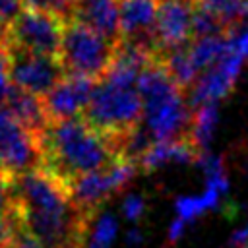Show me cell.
<instances>
[{
	"mask_svg": "<svg viewBox=\"0 0 248 248\" xmlns=\"http://www.w3.org/2000/svg\"><path fill=\"white\" fill-rule=\"evenodd\" d=\"M14 190L23 229L43 248H85L93 217L74 202L68 184L39 167L17 174Z\"/></svg>",
	"mask_w": 248,
	"mask_h": 248,
	"instance_id": "6da1fadb",
	"label": "cell"
},
{
	"mask_svg": "<svg viewBox=\"0 0 248 248\" xmlns=\"http://www.w3.org/2000/svg\"><path fill=\"white\" fill-rule=\"evenodd\" d=\"M41 169L54 174L64 184L103 170L118 163L116 141L91 128L81 116L62 122H48L39 136Z\"/></svg>",
	"mask_w": 248,
	"mask_h": 248,
	"instance_id": "7a4b0ae2",
	"label": "cell"
},
{
	"mask_svg": "<svg viewBox=\"0 0 248 248\" xmlns=\"http://www.w3.org/2000/svg\"><path fill=\"white\" fill-rule=\"evenodd\" d=\"M138 93L143 105L141 126L153 141L192 140V108L186 93L172 81L159 60L151 62L140 74Z\"/></svg>",
	"mask_w": 248,
	"mask_h": 248,
	"instance_id": "3957f363",
	"label": "cell"
},
{
	"mask_svg": "<svg viewBox=\"0 0 248 248\" xmlns=\"http://www.w3.org/2000/svg\"><path fill=\"white\" fill-rule=\"evenodd\" d=\"M141 114L143 105L136 85L101 78L95 81L91 99L81 118L103 136L118 140L140 126Z\"/></svg>",
	"mask_w": 248,
	"mask_h": 248,
	"instance_id": "277c9868",
	"label": "cell"
},
{
	"mask_svg": "<svg viewBox=\"0 0 248 248\" xmlns=\"http://www.w3.org/2000/svg\"><path fill=\"white\" fill-rule=\"evenodd\" d=\"M116 43L105 39L91 27L72 19L64 27L58 60L68 76H81L99 81L116 56Z\"/></svg>",
	"mask_w": 248,
	"mask_h": 248,
	"instance_id": "5b68a950",
	"label": "cell"
},
{
	"mask_svg": "<svg viewBox=\"0 0 248 248\" xmlns=\"http://www.w3.org/2000/svg\"><path fill=\"white\" fill-rule=\"evenodd\" d=\"M66 23L52 12L23 8L6 27V41L17 48L58 58Z\"/></svg>",
	"mask_w": 248,
	"mask_h": 248,
	"instance_id": "8992f818",
	"label": "cell"
},
{
	"mask_svg": "<svg viewBox=\"0 0 248 248\" xmlns=\"http://www.w3.org/2000/svg\"><path fill=\"white\" fill-rule=\"evenodd\" d=\"M6 52H8L12 85L35 97L43 99L68 76L62 62L54 56L29 52L8 43H6Z\"/></svg>",
	"mask_w": 248,
	"mask_h": 248,
	"instance_id": "52a82bcc",
	"label": "cell"
},
{
	"mask_svg": "<svg viewBox=\"0 0 248 248\" xmlns=\"http://www.w3.org/2000/svg\"><path fill=\"white\" fill-rule=\"evenodd\" d=\"M41 167L39 138L0 108V169L17 176Z\"/></svg>",
	"mask_w": 248,
	"mask_h": 248,
	"instance_id": "ba28073f",
	"label": "cell"
},
{
	"mask_svg": "<svg viewBox=\"0 0 248 248\" xmlns=\"http://www.w3.org/2000/svg\"><path fill=\"white\" fill-rule=\"evenodd\" d=\"M138 165L128 159H120L112 167H107L103 170L85 174L76 178L70 184V192L74 202L91 217H95L97 209L122 186H126L132 176L136 174Z\"/></svg>",
	"mask_w": 248,
	"mask_h": 248,
	"instance_id": "9c48e42d",
	"label": "cell"
},
{
	"mask_svg": "<svg viewBox=\"0 0 248 248\" xmlns=\"http://www.w3.org/2000/svg\"><path fill=\"white\" fill-rule=\"evenodd\" d=\"M244 58L246 56L240 50H236L232 43H229V48L223 54V58L209 70L202 72L196 83L186 91V101L190 108H196L205 103H219L221 99H225L232 91L240 76Z\"/></svg>",
	"mask_w": 248,
	"mask_h": 248,
	"instance_id": "30bf717a",
	"label": "cell"
},
{
	"mask_svg": "<svg viewBox=\"0 0 248 248\" xmlns=\"http://www.w3.org/2000/svg\"><path fill=\"white\" fill-rule=\"evenodd\" d=\"M194 12L196 0H161L155 25L159 52L178 48L194 41Z\"/></svg>",
	"mask_w": 248,
	"mask_h": 248,
	"instance_id": "8fae6325",
	"label": "cell"
},
{
	"mask_svg": "<svg viewBox=\"0 0 248 248\" xmlns=\"http://www.w3.org/2000/svg\"><path fill=\"white\" fill-rule=\"evenodd\" d=\"M95 81L81 76H66L50 93L43 97V107L50 122L79 118L91 99Z\"/></svg>",
	"mask_w": 248,
	"mask_h": 248,
	"instance_id": "7c38bea8",
	"label": "cell"
},
{
	"mask_svg": "<svg viewBox=\"0 0 248 248\" xmlns=\"http://www.w3.org/2000/svg\"><path fill=\"white\" fill-rule=\"evenodd\" d=\"M161 0H118L122 41L159 52L155 25Z\"/></svg>",
	"mask_w": 248,
	"mask_h": 248,
	"instance_id": "4fadbf2b",
	"label": "cell"
},
{
	"mask_svg": "<svg viewBox=\"0 0 248 248\" xmlns=\"http://www.w3.org/2000/svg\"><path fill=\"white\" fill-rule=\"evenodd\" d=\"M74 19L112 43H122L118 0H76Z\"/></svg>",
	"mask_w": 248,
	"mask_h": 248,
	"instance_id": "5bb4252c",
	"label": "cell"
},
{
	"mask_svg": "<svg viewBox=\"0 0 248 248\" xmlns=\"http://www.w3.org/2000/svg\"><path fill=\"white\" fill-rule=\"evenodd\" d=\"M4 108L19 122L23 124L27 130H31L37 138L43 134V130L48 126V116L45 112L43 107V99L35 97L23 89H17L16 85H12L6 101H4Z\"/></svg>",
	"mask_w": 248,
	"mask_h": 248,
	"instance_id": "9a60e30c",
	"label": "cell"
},
{
	"mask_svg": "<svg viewBox=\"0 0 248 248\" xmlns=\"http://www.w3.org/2000/svg\"><path fill=\"white\" fill-rule=\"evenodd\" d=\"M157 60L163 64V68L167 70V74L172 78V81L186 93L198 79L200 72L192 60L190 54V45L178 46V48H169V50H161L157 54Z\"/></svg>",
	"mask_w": 248,
	"mask_h": 248,
	"instance_id": "2e32d148",
	"label": "cell"
},
{
	"mask_svg": "<svg viewBox=\"0 0 248 248\" xmlns=\"http://www.w3.org/2000/svg\"><path fill=\"white\" fill-rule=\"evenodd\" d=\"M231 39L227 35H211V37H200L190 43V54L198 68V72H205L211 66H215L223 54L229 48Z\"/></svg>",
	"mask_w": 248,
	"mask_h": 248,
	"instance_id": "e0dca14e",
	"label": "cell"
},
{
	"mask_svg": "<svg viewBox=\"0 0 248 248\" xmlns=\"http://www.w3.org/2000/svg\"><path fill=\"white\" fill-rule=\"evenodd\" d=\"M219 122L217 103H205L192 108V130L190 138L200 151H205Z\"/></svg>",
	"mask_w": 248,
	"mask_h": 248,
	"instance_id": "ac0fdd59",
	"label": "cell"
},
{
	"mask_svg": "<svg viewBox=\"0 0 248 248\" xmlns=\"http://www.w3.org/2000/svg\"><path fill=\"white\" fill-rule=\"evenodd\" d=\"M221 196H223L221 192H217L213 188H205V192L200 194V196H182V198H178L176 203H174L176 213H178V219H182L184 223L196 221L207 209L219 207Z\"/></svg>",
	"mask_w": 248,
	"mask_h": 248,
	"instance_id": "d6986e66",
	"label": "cell"
},
{
	"mask_svg": "<svg viewBox=\"0 0 248 248\" xmlns=\"http://www.w3.org/2000/svg\"><path fill=\"white\" fill-rule=\"evenodd\" d=\"M116 232H118L116 219L110 213H103L95 221V225H93V229H91L85 244H93L97 248H110V244L116 238Z\"/></svg>",
	"mask_w": 248,
	"mask_h": 248,
	"instance_id": "ffe728a7",
	"label": "cell"
},
{
	"mask_svg": "<svg viewBox=\"0 0 248 248\" xmlns=\"http://www.w3.org/2000/svg\"><path fill=\"white\" fill-rule=\"evenodd\" d=\"M211 35H227L221 19L215 12L205 10L202 6L196 4V12H194V39L200 37H211Z\"/></svg>",
	"mask_w": 248,
	"mask_h": 248,
	"instance_id": "44dd1931",
	"label": "cell"
},
{
	"mask_svg": "<svg viewBox=\"0 0 248 248\" xmlns=\"http://www.w3.org/2000/svg\"><path fill=\"white\" fill-rule=\"evenodd\" d=\"M16 176L0 169V215L14 213L17 209L16 202V190H14Z\"/></svg>",
	"mask_w": 248,
	"mask_h": 248,
	"instance_id": "7402d4cb",
	"label": "cell"
},
{
	"mask_svg": "<svg viewBox=\"0 0 248 248\" xmlns=\"http://www.w3.org/2000/svg\"><path fill=\"white\" fill-rule=\"evenodd\" d=\"M21 231H25V229H23L17 209L14 213L0 215V248H6Z\"/></svg>",
	"mask_w": 248,
	"mask_h": 248,
	"instance_id": "603a6c76",
	"label": "cell"
},
{
	"mask_svg": "<svg viewBox=\"0 0 248 248\" xmlns=\"http://www.w3.org/2000/svg\"><path fill=\"white\" fill-rule=\"evenodd\" d=\"M147 209V203H145V198L138 196V194H132L124 200L122 203V215L128 219V221H140L143 217Z\"/></svg>",
	"mask_w": 248,
	"mask_h": 248,
	"instance_id": "cb8c5ba5",
	"label": "cell"
},
{
	"mask_svg": "<svg viewBox=\"0 0 248 248\" xmlns=\"http://www.w3.org/2000/svg\"><path fill=\"white\" fill-rule=\"evenodd\" d=\"M10 89H12V79H10V68H8L6 43H0V108L4 107V101Z\"/></svg>",
	"mask_w": 248,
	"mask_h": 248,
	"instance_id": "d4e9b609",
	"label": "cell"
},
{
	"mask_svg": "<svg viewBox=\"0 0 248 248\" xmlns=\"http://www.w3.org/2000/svg\"><path fill=\"white\" fill-rule=\"evenodd\" d=\"M23 2L21 0H0V25L8 27L10 21L23 10Z\"/></svg>",
	"mask_w": 248,
	"mask_h": 248,
	"instance_id": "484cf974",
	"label": "cell"
},
{
	"mask_svg": "<svg viewBox=\"0 0 248 248\" xmlns=\"http://www.w3.org/2000/svg\"><path fill=\"white\" fill-rule=\"evenodd\" d=\"M6 248H43L27 231H21Z\"/></svg>",
	"mask_w": 248,
	"mask_h": 248,
	"instance_id": "4316f807",
	"label": "cell"
},
{
	"mask_svg": "<svg viewBox=\"0 0 248 248\" xmlns=\"http://www.w3.org/2000/svg\"><path fill=\"white\" fill-rule=\"evenodd\" d=\"M184 229H186V223L182 219H174L169 227V242H176L184 234Z\"/></svg>",
	"mask_w": 248,
	"mask_h": 248,
	"instance_id": "83f0119b",
	"label": "cell"
},
{
	"mask_svg": "<svg viewBox=\"0 0 248 248\" xmlns=\"http://www.w3.org/2000/svg\"><path fill=\"white\" fill-rule=\"evenodd\" d=\"M229 0H196V4L198 6H202V8H205V10H211V12H217L223 4H227Z\"/></svg>",
	"mask_w": 248,
	"mask_h": 248,
	"instance_id": "f1b7e54d",
	"label": "cell"
},
{
	"mask_svg": "<svg viewBox=\"0 0 248 248\" xmlns=\"http://www.w3.org/2000/svg\"><path fill=\"white\" fill-rule=\"evenodd\" d=\"M126 238H128V242H130V244H141V242H143V232H141V231H138V229H134V231H130V232H128V236H126Z\"/></svg>",
	"mask_w": 248,
	"mask_h": 248,
	"instance_id": "f546056e",
	"label": "cell"
},
{
	"mask_svg": "<svg viewBox=\"0 0 248 248\" xmlns=\"http://www.w3.org/2000/svg\"><path fill=\"white\" fill-rule=\"evenodd\" d=\"M0 27H2V25H0Z\"/></svg>",
	"mask_w": 248,
	"mask_h": 248,
	"instance_id": "4dcf8cb0",
	"label": "cell"
}]
</instances>
